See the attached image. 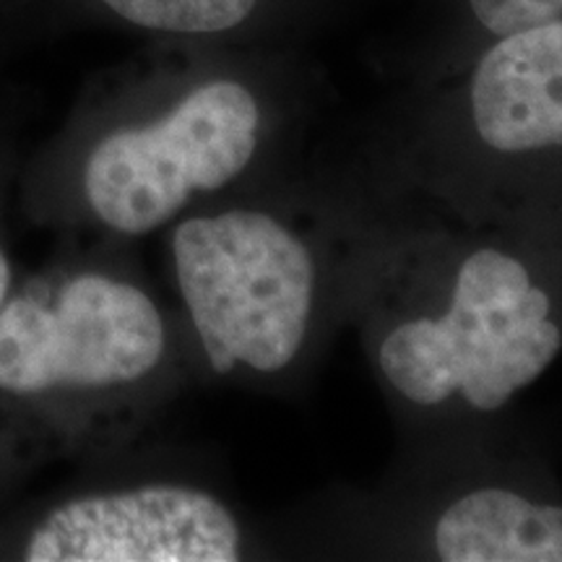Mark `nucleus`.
I'll use <instances>...</instances> for the list:
<instances>
[{
    "label": "nucleus",
    "mask_w": 562,
    "mask_h": 562,
    "mask_svg": "<svg viewBox=\"0 0 562 562\" xmlns=\"http://www.w3.org/2000/svg\"><path fill=\"white\" fill-rule=\"evenodd\" d=\"M368 349L412 409L492 414L550 370L562 326L521 252L490 237H435L396 252L378 277Z\"/></svg>",
    "instance_id": "obj_1"
},
{
    "label": "nucleus",
    "mask_w": 562,
    "mask_h": 562,
    "mask_svg": "<svg viewBox=\"0 0 562 562\" xmlns=\"http://www.w3.org/2000/svg\"><path fill=\"white\" fill-rule=\"evenodd\" d=\"M172 263L203 355L220 375L279 378L311 347L321 252L279 211L240 206L180 222Z\"/></svg>",
    "instance_id": "obj_2"
},
{
    "label": "nucleus",
    "mask_w": 562,
    "mask_h": 562,
    "mask_svg": "<svg viewBox=\"0 0 562 562\" xmlns=\"http://www.w3.org/2000/svg\"><path fill=\"white\" fill-rule=\"evenodd\" d=\"M263 140V110L240 81H209L167 115L94 146L83 191L94 214L123 235L161 227L201 193L243 178Z\"/></svg>",
    "instance_id": "obj_3"
},
{
    "label": "nucleus",
    "mask_w": 562,
    "mask_h": 562,
    "mask_svg": "<svg viewBox=\"0 0 562 562\" xmlns=\"http://www.w3.org/2000/svg\"><path fill=\"white\" fill-rule=\"evenodd\" d=\"M167 347L165 321L131 281L83 273L55 300L19 297L0 311V389H110L151 375Z\"/></svg>",
    "instance_id": "obj_4"
},
{
    "label": "nucleus",
    "mask_w": 562,
    "mask_h": 562,
    "mask_svg": "<svg viewBox=\"0 0 562 562\" xmlns=\"http://www.w3.org/2000/svg\"><path fill=\"white\" fill-rule=\"evenodd\" d=\"M243 529L222 501L180 484L63 505L34 531L30 562H232Z\"/></svg>",
    "instance_id": "obj_5"
},
{
    "label": "nucleus",
    "mask_w": 562,
    "mask_h": 562,
    "mask_svg": "<svg viewBox=\"0 0 562 562\" xmlns=\"http://www.w3.org/2000/svg\"><path fill=\"white\" fill-rule=\"evenodd\" d=\"M469 115L487 157L518 161L562 149V19L503 34L482 55Z\"/></svg>",
    "instance_id": "obj_6"
},
{
    "label": "nucleus",
    "mask_w": 562,
    "mask_h": 562,
    "mask_svg": "<svg viewBox=\"0 0 562 562\" xmlns=\"http://www.w3.org/2000/svg\"><path fill=\"white\" fill-rule=\"evenodd\" d=\"M430 552L442 562H562V505L480 484L440 505Z\"/></svg>",
    "instance_id": "obj_7"
},
{
    "label": "nucleus",
    "mask_w": 562,
    "mask_h": 562,
    "mask_svg": "<svg viewBox=\"0 0 562 562\" xmlns=\"http://www.w3.org/2000/svg\"><path fill=\"white\" fill-rule=\"evenodd\" d=\"M136 26L180 34H214L240 26L258 0H102Z\"/></svg>",
    "instance_id": "obj_8"
},
{
    "label": "nucleus",
    "mask_w": 562,
    "mask_h": 562,
    "mask_svg": "<svg viewBox=\"0 0 562 562\" xmlns=\"http://www.w3.org/2000/svg\"><path fill=\"white\" fill-rule=\"evenodd\" d=\"M469 5L484 30L497 37L562 19V0H469Z\"/></svg>",
    "instance_id": "obj_9"
},
{
    "label": "nucleus",
    "mask_w": 562,
    "mask_h": 562,
    "mask_svg": "<svg viewBox=\"0 0 562 562\" xmlns=\"http://www.w3.org/2000/svg\"><path fill=\"white\" fill-rule=\"evenodd\" d=\"M5 290H9V263H5V258L0 256V305H3Z\"/></svg>",
    "instance_id": "obj_10"
}]
</instances>
